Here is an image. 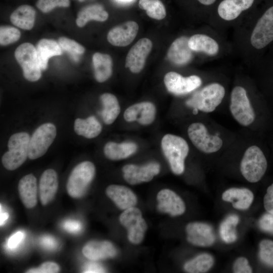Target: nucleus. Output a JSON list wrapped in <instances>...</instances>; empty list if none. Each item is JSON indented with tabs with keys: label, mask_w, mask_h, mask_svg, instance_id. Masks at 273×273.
Masks as SVG:
<instances>
[{
	"label": "nucleus",
	"mask_w": 273,
	"mask_h": 273,
	"mask_svg": "<svg viewBox=\"0 0 273 273\" xmlns=\"http://www.w3.org/2000/svg\"><path fill=\"white\" fill-rule=\"evenodd\" d=\"M161 148L173 173L182 174L185 170V160L189 151L187 142L180 136L167 134L161 140Z\"/></svg>",
	"instance_id": "f257e3e1"
},
{
	"label": "nucleus",
	"mask_w": 273,
	"mask_h": 273,
	"mask_svg": "<svg viewBox=\"0 0 273 273\" xmlns=\"http://www.w3.org/2000/svg\"><path fill=\"white\" fill-rule=\"evenodd\" d=\"M225 95L224 87L218 83L209 84L195 93L186 102L190 107L211 112L221 103Z\"/></svg>",
	"instance_id": "f03ea898"
},
{
	"label": "nucleus",
	"mask_w": 273,
	"mask_h": 273,
	"mask_svg": "<svg viewBox=\"0 0 273 273\" xmlns=\"http://www.w3.org/2000/svg\"><path fill=\"white\" fill-rule=\"evenodd\" d=\"M30 137L28 133L21 132L14 133L8 141L9 151L2 157V163L8 170H13L26 161L28 157Z\"/></svg>",
	"instance_id": "7ed1b4c3"
},
{
	"label": "nucleus",
	"mask_w": 273,
	"mask_h": 273,
	"mask_svg": "<svg viewBox=\"0 0 273 273\" xmlns=\"http://www.w3.org/2000/svg\"><path fill=\"white\" fill-rule=\"evenodd\" d=\"M267 167L266 158L256 146L249 147L245 151L240 164L243 176L250 183H256L263 177Z\"/></svg>",
	"instance_id": "20e7f679"
},
{
	"label": "nucleus",
	"mask_w": 273,
	"mask_h": 273,
	"mask_svg": "<svg viewBox=\"0 0 273 273\" xmlns=\"http://www.w3.org/2000/svg\"><path fill=\"white\" fill-rule=\"evenodd\" d=\"M94 164L90 161H83L77 165L71 171L66 185L67 191L72 198L82 197L95 175Z\"/></svg>",
	"instance_id": "39448f33"
},
{
	"label": "nucleus",
	"mask_w": 273,
	"mask_h": 273,
	"mask_svg": "<svg viewBox=\"0 0 273 273\" xmlns=\"http://www.w3.org/2000/svg\"><path fill=\"white\" fill-rule=\"evenodd\" d=\"M230 111L234 118L242 125L248 126L254 120L255 114L245 88L235 86L231 95Z\"/></svg>",
	"instance_id": "423d86ee"
},
{
	"label": "nucleus",
	"mask_w": 273,
	"mask_h": 273,
	"mask_svg": "<svg viewBox=\"0 0 273 273\" xmlns=\"http://www.w3.org/2000/svg\"><path fill=\"white\" fill-rule=\"evenodd\" d=\"M15 57L21 66L24 77L30 81L40 79L41 73L36 48L31 43L25 42L15 50Z\"/></svg>",
	"instance_id": "0eeeda50"
},
{
	"label": "nucleus",
	"mask_w": 273,
	"mask_h": 273,
	"mask_svg": "<svg viewBox=\"0 0 273 273\" xmlns=\"http://www.w3.org/2000/svg\"><path fill=\"white\" fill-rule=\"evenodd\" d=\"M57 134L56 126L51 123L39 126L30 137L28 158L33 160L43 156L53 142Z\"/></svg>",
	"instance_id": "6e6552de"
},
{
	"label": "nucleus",
	"mask_w": 273,
	"mask_h": 273,
	"mask_svg": "<svg viewBox=\"0 0 273 273\" xmlns=\"http://www.w3.org/2000/svg\"><path fill=\"white\" fill-rule=\"evenodd\" d=\"M119 221L127 229L131 243L138 244L143 241L148 225L139 209L134 206L124 210L119 216Z\"/></svg>",
	"instance_id": "1a4fd4ad"
},
{
	"label": "nucleus",
	"mask_w": 273,
	"mask_h": 273,
	"mask_svg": "<svg viewBox=\"0 0 273 273\" xmlns=\"http://www.w3.org/2000/svg\"><path fill=\"white\" fill-rule=\"evenodd\" d=\"M188 134L193 145L203 152H216L222 146V140L217 135L209 134L203 123L196 122L191 124L188 127Z\"/></svg>",
	"instance_id": "9d476101"
},
{
	"label": "nucleus",
	"mask_w": 273,
	"mask_h": 273,
	"mask_svg": "<svg viewBox=\"0 0 273 273\" xmlns=\"http://www.w3.org/2000/svg\"><path fill=\"white\" fill-rule=\"evenodd\" d=\"M273 41V6L268 8L258 20L250 37L251 45L261 49Z\"/></svg>",
	"instance_id": "9b49d317"
},
{
	"label": "nucleus",
	"mask_w": 273,
	"mask_h": 273,
	"mask_svg": "<svg viewBox=\"0 0 273 273\" xmlns=\"http://www.w3.org/2000/svg\"><path fill=\"white\" fill-rule=\"evenodd\" d=\"M164 82L170 93L175 95H184L199 87L202 80L197 75L183 77L176 72H169L165 74Z\"/></svg>",
	"instance_id": "f8f14e48"
},
{
	"label": "nucleus",
	"mask_w": 273,
	"mask_h": 273,
	"mask_svg": "<svg viewBox=\"0 0 273 273\" xmlns=\"http://www.w3.org/2000/svg\"><path fill=\"white\" fill-rule=\"evenodd\" d=\"M152 49V42L147 38L139 40L129 50L125 66L133 73H140L144 68L147 57Z\"/></svg>",
	"instance_id": "ddd939ff"
},
{
	"label": "nucleus",
	"mask_w": 273,
	"mask_h": 273,
	"mask_svg": "<svg viewBox=\"0 0 273 273\" xmlns=\"http://www.w3.org/2000/svg\"><path fill=\"white\" fill-rule=\"evenodd\" d=\"M160 170V165L156 162H150L143 166L128 164L123 168V177L128 184L136 185L151 180L159 173Z\"/></svg>",
	"instance_id": "4468645a"
},
{
	"label": "nucleus",
	"mask_w": 273,
	"mask_h": 273,
	"mask_svg": "<svg viewBox=\"0 0 273 273\" xmlns=\"http://www.w3.org/2000/svg\"><path fill=\"white\" fill-rule=\"evenodd\" d=\"M187 240L192 244L201 247L211 246L215 237L211 225L203 222H191L186 226Z\"/></svg>",
	"instance_id": "2eb2a0df"
},
{
	"label": "nucleus",
	"mask_w": 273,
	"mask_h": 273,
	"mask_svg": "<svg viewBox=\"0 0 273 273\" xmlns=\"http://www.w3.org/2000/svg\"><path fill=\"white\" fill-rule=\"evenodd\" d=\"M139 28L136 22L127 21L111 29L107 34V40L114 46H127L135 38Z\"/></svg>",
	"instance_id": "dca6fc26"
},
{
	"label": "nucleus",
	"mask_w": 273,
	"mask_h": 273,
	"mask_svg": "<svg viewBox=\"0 0 273 273\" xmlns=\"http://www.w3.org/2000/svg\"><path fill=\"white\" fill-rule=\"evenodd\" d=\"M158 210L173 216L183 214L186 206L182 199L169 189H163L157 195Z\"/></svg>",
	"instance_id": "f3484780"
},
{
	"label": "nucleus",
	"mask_w": 273,
	"mask_h": 273,
	"mask_svg": "<svg viewBox=\"0 0 273 273\" xmlns=\"http://www.w3.org/2000/svg\"><path fill=\"white\" fill-rule=\"evenodd\" d=\"M155 115V105L151 102H143L127 108L124 113V118L127 122L137 121L142 125H149L153 122Z\"/></svg>",
	"instance_id": "a211bd4d"
},
{
	"label": "nucleus",
	"mask_w": 273,
	"mask_h": 273,
	"mask_svg": "<svg viewBox=\"0 0 273 273\" xmlns=\"http://www.w3.org/2000/svg\"><path fill=\"white\" fill-rule=\"evenodd\" d=\"M187 36H182L175 39L170 45L167 54L168 60L176 65H184L193 57L192 50L189 46Z\"/></svg>",
	"instance_id": "6ab92c4d"
},
{
	"label": "nucleus",
	"mask_w": 273,
	"mask_h": 273,
	"mask_svg": "<svg viewBox=\"0 0 273 273\" xmlns=\"http://www.w3.org/2000/svg\"><path fill=\"white\" fill-rule=\"evenodd\" d=\"M58 188V175L53 169L46 170L39 183V196L41 204L47 205L54 198Z\"/></svg>",
	"instance_id": "aec40b11"
},
{
	"label": "nucleus",
	"mask_w": 273,
	"mask_h": 273,
	"mask_svg": "<svg viewBox=\"0 0 273 273\" xmlns=\"http://www.w3.org/2000/svg\"><path fill=\"white\" fill-rule=\"evenodd\" d=\"M87 258L97 261L115 256L117 250L112 243L108 241H92L86 243L82 250Z\"/></svg>",
	"instance_id": "412c9836"
},
{
	"label": "nucleus",
	"mask_w": 273,
	"mask_h": 273,
	"mask_svg": "<svg viewBox=\"0 0 273 273\" xmlns=\"http://www.w3.org/2000/svg\"><path fill=\"white\" fill-rule=\"evenodd\" d=\"M106 192L107 196L121 210L134 207L136 204V196L125 186L112 185L107 187Z\"/></svg>",
	"instance_id": "4be33fe9"
},
{
	"label": "nucleus",
	"mask_w": 273,
	"mask_h": 273,
	"mask_svg": "<svg viewBox=\"0 0 273 273\" xmlns=\"http://www.w3.org/2000/svg\"><path fill=\"white\" fill-rule=\"evenodd\" d=\"M21 200L27 208H32L37 203V186L36 177L32 174H28L19 180L18 186Z\"/></svg>",
	"instance_id": "5701e85b"
},
{
	"label": "nucleus",
	"mask_w": 273,
	"mask_h": 273,
	"mask_svg": "<svg viewBox=\"0 0 273 273\" xmlns=\"http://www.w3.org/2000/svg\"><path fill=\"white\" fill-rule=\"evenodd\" d=\"M222 199L224 201L232 203L235 209L246 210L251 205L254 195L248 189L233 188L223 193Z\"/></svg>",
	"instance_id": "b1692460"
},
{
	"label": "nucleus",
	"mask_w": 273,
	"mask_h": 273,
	"mask_svg": "<svg viewBox=\"0 0 273 273\" xmlns=\"http://www.w3.org/2000/svg\"><path fill=\"white\" fill-rule=\"evenodd\" d=\"M254 0H223L219 5L217 12L221 18L231 21L251 7Z\"/></svg>",
	"instance_id": "393cba45"
},
{
	"label": "nucleus",
	"mask_w": 273,
	"mask_h": 273,
	"mask_svg": "<svg viewBox=\"0 0 273 273\" xmlns=\"http://www.w3.org/2000/svg\"><path fill=\"white\" fill-rule=\"evenodd\" d=\"M36 52L40 69H47L49 59L53 56H60L62 50L58 42L53 39H42L37 44Z\"/></svg>",
	"instance_id": "a878e982"
},
{
	"label": "nucleus",
	"mask_w": 273,
	"mask_h": 273,
	"mask_svg": "<svg viewBox=\"0 0 273 273\" xmlns=\"http://www.w3.org/2000/svg\"><path fill=\"white\" fill-rule=\"evenodd\" d=\"M137 150L136 145L132 142L116 143H107L104 148V154L107 158L112 160L125 159L134 154Z\"/></svg>",
	"instance_id": "bb28decb"
},
{
	"label": "nucleus",
	"mask_w": 273,
	"mask_h": 273,
	"mask_svg": "<svg viewBox=\"0 0 273 273\" xmlns=\"http://www.w3.org/2000/svg\"><path fill=\"white\" fill-rule=\"evenodd\" d=\"M35 11L27 5H23L17 8L11 15L10 20L15 26L24 29H31L34 24Z\"/></svg>",
	"instance_id": "cd10ccee"
},
{
	"label": "nucleus",
	"mask_w": 273,
	"mask_h": 273,
	"mask_svg": "<svg viewBox=\"0 0 273 273\" xmlns=\"http://www.w3.org/2000/svg\"><path fill=\"white\" fill-rule=\"evenodd\" d=\"M190 48L195 52H203L208 55L214 56L219 51V45L212 37L203 34H196L189 39Z\"/></svg>",
	"instance_id": "c85d7f7f"
},
{
	"label": "nucleus",
	"mask_w": 273,
	"mask_h": 273,
	"mask_svg": "<svg viewBox=\"0 0 273 273\" xmlns=\"http://www.w3.org/2000/svg\"><path fill=\"white\" fill-rule=\"evenodd\" d=\"M94 75L96 80L103 82L108 79L112 73V60L108 54L96 53L93 56Z\"/></svg>",
	"instance_id": "c756f323"
},
{
	"label": "nucleus",
	"mask_w": 273,
	"mask_h": 273,
	"mask_svg": "<svg viewBox=\"0 0 273 273\" xmlns=\"http://www.w3.org/2000/svg\"><path fill=\"white\" fill-rule=\"evenodd\" d=\"M109 15L99 4L87 6L82 8L78 13L76 23L79 27H82L90 20L103 22L108 18Z\"/></svg>",
	"instance_id": "7c9ffc66"
},
{
	"label": "nucleus",
	"mask_w": 273,
	"mask_h": 273,
	"mask_svg": "<svg viewBox=\"0 0 273 273\" xmlns=\"http://www.w3.org/2000/svg\"><path fill=\"white\" fill-rule=\"evenodd\" d=\"M74 130L80 135L87 139L97 136L102 131V125L94 116L85 119L77 118L74 122Z\"/></svg>",
	"instance_id": "2f4dec72"
},
{
	"label": "nucleus",
	"mask_w": 273,
	"mask_h": 273,
	"mask_svg": "<svg viewBox=\"0 0 273 273\" xmlns=\"http://www.w3.org/2000/svg\"><path fill=\"white\" fill-rule=\"evenodd\" d=\"M103 106L101 114L106 124H112L118 116L120 108L116 97L113 94L105 93L100 97Z\"/></svg>",
	"instance_id": "473e14b6"
},
{
	"label": "nucleus",
	"mask_w": 273,
	"mask_h": 273,
	"mask_svg": "<svg viewBox=\"0 0 273 273\" xmlns=\"http://www.w3.org/2000/svg\"><path fill=\"white\" fill-rule=\"evenodd\" d=\"M214 258L208 253H202L187 261L185 270L190 273H203L209 270L214 264Z\"/></svg>",
	"instance_id": "72a5a7b5"
},
{
	"label": "nucleus",
	"mask_w": 273,
	"mask_h": 273,
	"mask_svg": "<svg viewBox=\"0 0 273 273\" xmlns=\"http://www.w3.org/2000/svg\"><path fill=\"white\" fill-rule=\"evenodd\" d=\"M239 221V217L235 214L230 215L221 223L219 227L220 236L226 243H232L237 239L236 226Z\"/></svg>",
	"instance_id": "f704fd0d"
},
{
	"label": "nucleus",
	"mask_w": 273,
	"mask_h": 273,
	"mask_svg": "<svg viewBox=\"0 0 273 273\" xmlns=\"http://www.w3.org/2000/svg\"><path fill=\"white\" fill-rule=\"evenodd\" d=\"M139 6L152 19L160 20L166 17L165 7L160 0H140Z\"/></svg>",
	"instance_id": "c9c22d12"
},
{
	"label": "nucleus",
	"mask_w": 273,
	"mask_h": 273,
	"mask_svg": "<svg viewBox=\"0 0 273 273\" xmlns=\"http://www.w3.org/2000/svg\"><path fill=\"white\" fill-rule=\"evenodd\" d=\"M58 43L62 50L68 52L74 61H77L78 56L83 54L85 52L83 46L75 40L67 37H60Z\"/></svg>",
	"instance_id": "e433bc0d"
},
{
	"label": "nucleus",
	"mask_w": 273,
	"mask_h": 273,
	"mask_svg": "<svg viewBox=\"0 0 273 273\" xmlns=\"http://www.w3.org/2000/svg\"><path fill=\"white\" fill-rule=\"evenodd\" d=\"M259 257L266 265L273 267V241L264 239L259 243Z\"/></svg>",
	"instance_id": "4c0bfd02"
},
{
	"label": "nucleus",
	"mask_w": 273,
	"mask_h": 273,
	"mask_svg": "<svg viewBox=\"0 0 273 273\" xmlns=\"http://www.w3.org/2000/svg\"><path fill=\"white\" fill-rule=\"evenodd\" d=\"M21 36L20 31L13 27L1 26L0 28V43L6 46L19 40Z\"/></svg>",
	"instance_id": "58836bf2"
},
{
	"label": "nucleus",
	"mask_w": 273,
	"mask_h": 273,
	"mask_svg": "<svg viewBox=\"0 0 273 273\" xmlns=\"http://www.w3.org/2000/svg\"><path fill=\"white\" fill-rule=\"evenodd\" d=\"M36 7L41 12L48 13L56 7H68L69 0H38Z\"/></svg>",
	"instance_id": "ea45409f"
},
{
	"label": "nucleus",
	"mask_w": 273,
	"mask_h": 273,
	"mask_svg": "<svg viewBox=\"0 0 273 273\" xmlns=\"http://www.w3.org/2000/svg\"><path fill=\"white\" fill-rule=\"evenodd\" d=\"M59 265L54 262L47 261L42 263L37 268L27 270V273H57L60 271Z\"/></svg>",
	"instance_id": "a19ab883"
},
{
	"label": "nucleus",
	"mask_w": 273,
	"mask_h": 273,
	"mask_svg": "<svg viewBox=\"0 0 273 273\" xmlns=\"http://www.w3.org/2000/svg\"><path fill=\"white\" fill-rule=\"evenodd\" d=\"M259 228L264 232L273 234V214L267 212L259 220Z\"/></svg>",
	"instance_id": "79ce46f5"
},
{
	"label": "nucleus",
	"mask_w": 273,
	"mask_h": 273,
	"mask_svg": "<svg viewBox=\"0 0 273 273\" xmlns=\"http://www.w3.org/2000/svg\"><path fill=\"white\" fill-rule=\"evenodd\" d=\"M233 270L235 273L252 272V269L249 265L248 260L243 257H239L235 260Z\"/></svg>",
	"instance_id": "37998d69"
},
{
	"label": "nucleus",
	"mask_w": 273,
	"mask_h": 273,
	"mask_svg": "<svg viewBox=\"0 0 273 273\" xmlns=\"http://www.w3.org/2000/svg\"><path fill=\"white\" fill-rule=\"evenodd\" d=\"M263 204L266 211L273 214V184L267 189L263 199Z\"/></svg>",
	"instance_id": "c03bdc74"
},
{
	"label": "nucleus",
	"mask_w": 273,
	"mask_h": 273,
	"mask_svg": "<svg viewBox=\"0 0 273 273\" xmlns=\"http://www.w3.org/2000/svg\"><path fill=\"white\" fill-rule=\"evenodd\" d=\"M24 234L19 231L11 236L7 242V246L10 249L16 248L24 238Z\"/></svg>",
	"instance_id": "a18cd8bd"
},
{
	"label": "nucleus",
	"mask_w": 273,
	"mask_h": 273,
	"mask_svg": "<svg viewBox=\"0 0 273 273\" xmlns=\"http://www.w3.org/2000/svg\"><path fill=\"white\" fill-rule=\"evenodd\" d=\"M40 243L42 247L50 250H55L58 245L56 240L50 236L42 237L40 239Z\"/></svg>",
	"instance_id": "49530a36"
},
{
	"label": "nucleus",
	"mask_w": 273,
	"mask_h": 273,
	"mask_svg": "<svg viewBox=\"0 0 273 273\" xmlns=\"http://www.w3.org/2000/svg\"><path fill=\"white\" fill-rule=\"evenodd\" d=\"M63 227L67 231L75 233L80 231L81 225L80 223L78 221L68 220L64 223Z\"/></svg>",
	"instance_id": "de8ad7c7"
},
{
	"label": "nucleus",
	"mask_w": 273,
	"mask_h": 273,
	"mask_svg": "<svg viewBox=\"0 0 273 273\" xmlns=\"http://www.w3.org/2000/svg\"><path fill=\"white\" fill-rule=\"evenodd\" d=\"M104 269L99 264L93 263H89L84 267L83 272H103Z\"/></svg>",
	"instance_id": "09e8293b"
},
{
	"label": "nucleus",
	"mask_w": 273,
	"mask_h": 273,
	"mask_svg": "<svg viewBox=\"0 0 273 273\" xmlns=\"http://www.w3.org/2000/svg\"><path fill=\"white\" fill-rule=\"evenodd\" d=\"M2 205L1 204L0 225H3L8 219L9 214L7 212H2Z\"/></svg>",
	"instance_id": "8fccbe9b"
},
{
	"label": "nucleus",
	"mask_w": 273,
	"mask_h": 273,
	"mask_svg": "<svg viewBox=\"0 0 273 273\" xmlns=\"http://www.w3.org/2000/svg\"><path fill=\"white\" fill-rule=\"evenodd\" d=\"M200 3L204 5H210L213 4L216 0H198Z\"/></svg>",
	"instance_id": "3c124183"
},
{
	"label": "nucleus",
	"mask_w": 273,
	"mask_h": 273,
	"mask_svg": "<svg viewBox=\"0 0 273 273\" xmlns=\"http://www.w3.org/2000/svg\"><path fill=\"white\" fill-rule=\"evenodd\" d=\"M117 1L121 2H129L132 1V0H117Z\"/></svg>",
	"instance_id": "603ef678"
},
{
	"label": "nucleus",
	"mask_w": 273,
	"mask_h": 273,
	"mask_svg": "<svg viewBox=\"0 0 273 273\" xmlns=\"http://www.w3.org/2000/svg\"><path fill=\"white\" fill-rule=\"evenodd\" d=\"M78 1H79V2H82L84 1L85 0H78Z\"/></svg>",
	"instance_id": "864d4df0"
}]
</instances>
